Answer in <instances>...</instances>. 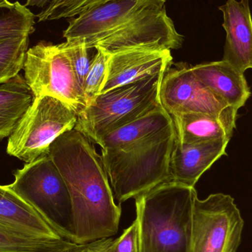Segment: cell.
Returning <instances> with one entry per match:
<instances>
[{"instance_id": "obj_21", "label": "cell", "mask_w": 252, "mask_h": 252, "mask_svg": "<svg viewBox=\"0 0 252 252\" xmlns=\"http://www.w3.org/2000/svg\"><path fill=\"white\" fill-rule=\"evenodd\" d=\"M29 36L16 37L0 42V85L17 76L23 69Z\"/></svg>"}, {"instance_id": "obj_3", "label": "cell", "mask_w": 252, "mask_h": 252, "mask_svg": "<svg viewBox=\"0 0 252 252\" xmlns=\"http://www.w3.org/2000/svg\"><path fill=\"white\" fill-rule=\"evenodd\" d=\"M195 188L165 182L135 198L139 252H191Z\"/></svg>"}, {"instance_id": "obj_26", "label": "cell", "mask_w": 252, "mask_h": 252, "mask_svg": "<svg viewBox=\"0 0 252 252\" xmlns=\"http://www.w3.org/2000/svg\"><path fill=\"white\" fill-rule=\"evenodd\" d=\"M112 241V238H106L84 245H77L65 252H106Z\"/></svg>"}, {"instance_id": "obj_4", "label": "cell", "mask_w": 252, "mask_h": 252, "mask_svg": "<svg viewBox=\"0 0 252 252\" xmlns=\"http://www.w3.org/2000/svg\"><path fill=\"white\" fill-rule=\"evenodd\" d=\"M176 139L174 124L122 151H102L115 199L121 205L171 182L170 162Z\"/></svg>"}, {"instance_id": "obj_28", "label": "cell", "mask_w": 252, "mask_h": 252, "mask_svg": "<svg viewBox=\"0 0 252 252\" xmlns=\"http://www.w3.org/2000/svg\"><path fill=\"white\" fill-rule=\"evenodd\" d=\"M13 3L10 2L8 0H0V8L1 7H9L13 5Z\"/></svg>"}, {"instance_id": "obj_12", "label": "cell", "mask_w": 252, "mask_h": 252, "mask_svg": "<svg viewBox=\"0 0 252 252\" xmlns=\"http://www.w3.org/2000/svg\"><path fill=\"white\" fill-rule=\"evenodd\" d=\"M223 14L226 42L222 60L244 74L252 69V16L250 0H227L219 7Z\"/></svg>"}, {"instance_id": "obj_7", "label": "cell", "mask_w": 252, "mask_h": 252, "mask_svg": "<svg viewBox=\"0 0 252 252\" xmlns=\"http://www.w3.org/2000/svg\"><path fill=\"white\" fill-rule=\"evenodd\" d=\"M78 115L75 108L60 99L34 97L8 137L7 154L26 163L47 155L53 142L75 127Z\"/></svg>"}, {"instance_id": "obj_27", "label": "cell", "mask_w": 252, "mask_h": 252, "mask_svg": "<svg viewBox=\"0 0 252 252\" xmlns=\"http://www.w3.org/2000/svg\"><path fill=\"white\" fill-rule=\"evenodd\" d=\"M52 0H26V7H43L49 4Z\"/></svg>"}, {"instance_id": "obj_22", "label": "cell", "mask_w": 252, "mask_h": 252, "mask_svg": "<svg viewBox=\"0 0 252 252\" xmlns=\"http://www.w3.org/2000/svg\"><path fill=\"white\" fill-rule=\"evenodd\" d=\"M112 0H52L38 15V22L75 18Z\"/></svg>"}, {"instance_id": "obj_6", "label": "cell", "mask_w": 252, "mask_h": 252, "mask_svg": "<svg viewBox=\"0 0 252 252\" xmlns=\"http://www.w3.org/2000/svg\"><path fill=\"white\" fill-rule=\"evenodd\" d=\"M10 189L32 207L63 239L73 243L70 194L63 176L47 155L14 172Z\"/></svg>"}, {"instance_id": "obj_14", "label": "cell", "mask_w": 252, "mask_h": 252, "mask_svg": "<svg viewBox=\"0 0 252 252\" xmlns=\"http://www.w3.org/2000/svg\"><path fill=\"white\" fill-rule=\"evenodd\" d=\"M0 227L38 239H63L8 185H0Z\"/></svg>"}, {"instance_id": "obj_20", "label": "cell", "mask_w": 252, "mask_h": 252, "mask_svg": "<svg viewBox=\"0 0 252 252\" xmlns=\"http://www.w3.org/2000/svg\"><path fill=\"white\" fill-rule=\"evenodd\" d=\"M35 15L19 1L0 8V42L30 35L35 31Z\"/></svg>"}, {"instance_id": "obj_11", "label": "cell", "mask_w": 252, "mask_h": 252, "mask_svg": "<svg viewBox=\"0 0 252 252\" xmlns=\"http://www.w3.org/2000/svg\"><path fill=\"white\" fill-rule=\"evenodd\" d=\"M172 63L170 50L165 49L134 48L111 54L100 93L167 72Z\"/></svg>"}, {"instance_id": "obj_16", "label": "cell", "mask_w": 252, "mask_h": 252, "mask_svg": "<svg viewBox=\"0 0 252 252\" xmlns=\"http://www.w3.org/2000/svg\"><path fill=\"white\" fill-rule=\"evenodd\" d=\"M196 78L229 106L239 110L251 97L244 74L224 61L191 66Z\"/></svg>"}, {"instance_id": "obj_19", "label": "cell", "mask_w": 252, "mask_h": 252, "mask_svg": "<svg viewBox=\"0 0 252 252\" xmlns=\"http://www.w3.org/2000/svg\"><path fill=\"white\" fill-rule=\"evenodd\" d=\"M77 245L66 239L43 240L24 236L0 227V252H63Z\"/></svg>"}, {"instance_id": "obj_13", "label": "cell", "mask_w": 252, "mask_h": 252, "mask_svg": "<svg viewBox=\"0 0 252 252\" xmlns=\"http://www.w3.org/2000/svg\"><path fill=\"white\" fill-rule=\"evenodd\" d=\"M230 139L198 143H181L176 138L170 162V180L195 188L201 176L220 157L226 155Z\"/></svg>"}, {"instance_id": "obj_5", "label": "cell", "mask_w": 252, "mask_h": 252, "mask_svg": "<svg viewBox=\"0 0 252 252\" xmlns=\"http://www.w3.org/2000/svg\"><path fill=\"white\" fill-rule=\"evenodd\" d=\"M165 72L100 93L78 113L75 128L98 145L108 133L161 104L160 87Z\"/></svg>"}, {"instance_id": "obj_18", "label": "cell", "mask_w": 252, "mask_h": 252, "mask_svg": "<svg viewBox=\"0 0 252 252\" xmlns=\"http://www.w3.org/2000/svg\"><path fill=\"white\" fill-rule=\"evenodd\" d=\"M33 98L22 75L0 85V140L11 135Z\"/></svg>"}, {"instance_id": "obj_2", "label": "cell", "mask_w": 252, "mask_h": 252, "mask_svg": "<svg viewBox=\"0 0 252 252\" xmlns=\"http://www.w3.org/2000/svg\"><path fill=\"white\" fill-rule=\"evenodd\" d=\"M167 0H112L72 18L66 41L109 54L134 48L178 50L184 37L166 10Z\"/></svg>"}, {"instance_id": "obj_10", "label": "cell", "mask_w": 252, "mask_h": 252, "mask_svg": "<svg viewBox=\"0 0 252 252\" xmlns=\"http://www.w3.org/2000/svg\"><path fill=\"white\" fill-rule=\"evenodd\" d=\"M170 67L163 77L159 93L160 103L170 116L218 115L230 106L196 78L191 66L181 63Z\"/></svg>"}, {"instance_id": "obj_1", "label": "cell", "mask_w": 252, "mask_h": 252, "mask_svg": "<svg viewBox=\"0 0 252 252\" xmlns=\"http://www.w3.org/2000/svg\"><path fill=\"white\" fill-rule=\"evenodd\" d=\"M48 154L70 194L73 243L84 245L116 235L122 210L92 141L74 127L53 142Z\"/></svg>"}, {"instance_id": "obj_23", "label": "cell", "mask_w": 252, "mask_h": 252, "mask_svg": "<svg viewBox=\"0 0 252 252\" xmlns=\"http://www.w3.org/2000/svg\"><path fill=\"white\" fill-rule=\"evenodd\" d=\"M97 53L92 59L88 73L84 81L83 90L86 106L90 104L101 92L106 79L108 63L111 54L97 48Z\"/></svg>"}, {"instance_id": "obj_29", "label": "cell", "mask_w": 252, "mask_h": 252, "mask_svg": "<svg viewBox=\"0 0 252 252\" xmlns=\"http://www.w3.org/2000/svg\"><path fill=\"white\" fill-rule=\"evenodd\" d=\"M73 248H74V247H73ZM70 250H71V249H70ZM66 251H68V250H66ZM66 251H63V252H61V251H40V252H66Z\"/></svg>"}, {"instance_id": "obj_25", "label": "cell", "mask_w": 252, "mask_h": 252, "mask_svg": "<svg viewBox=\"0 0 252 252\" xmlns=\"http://www.w3.org/2000/svg\"><path fill=\"white\" fill-rule=\"evenodd\" d=\"M106 252H139V228L136 220L121 237L113 240Z\"/></svg>"}, {"instance_id": "obj_24", "label": "cell", "mask_w": 252, "mask_h": 252, "mask_svg": "<svg viewBox=\"0 0 252 252\" xmlns=\"http://www.w3.org/2000/svg\"><path fill=\"white\" fill-rule=\"evenodd\" d=\"M61 46L69 58L77 81L83 89L92 62L89 57V49L84 43L77 41H66Z\"/></svg>"}, {"instance_id": "obj_15", "label": "cell", "mask_w": 252, "mask_h": 252, "mask_svg": "<svg viewBox=\"0 0 252 252\" xmlns=\"http://www.w3.org/2000/svg\"><path fill=\"white\" fill-rule=\"evenodd\" d=\"M238 109L228 106L218 115L183 114L172 117L176 138L181 143L192 144L230 139L236 127Z\"/></svg>"}, {"instance_id": "obj_8", "label": "cell", "mask_w": 252, "mask_h": 252, "mask_svg": "<svg viewBox=\"0 0 252 252\" xmlns=\"http://www.w3.org/2000/svg\"><path fill=\"white\" fill-rule=\"evenodd\" d=\"M23 69L34 97L53 96L69 103L78 113L86 107L84 90L61 44L40 42L28 49Z\"/></svg>"}, {"instance_id": "obj_9", "label": "cell", "mask_w": 252, "mask_h": 252, "mask_svg": "<svg viewBox=\"0 0 252 252\" xmlns=\"http://www.w3.org/2000/svg\"><path fill=\"white\" fill-rule=\"evenodd\" d=\"M244 220L231 195L194 199L191 252H237Z\"/></svg>"}, {"instance_id": "obj_17", "label": "cell", "mask_w": 252, "mask_h": 252, "mask_svg": "<svg viewBox=\"0 0 252 252\" xmlns=\"http://www.w3.org/2000/svg\"><path fill=\"white\" fill-rule=\"evenodd\" d=\"M173 124V118L161 104L139 119L103 136L98 145L102 151H122L145 140Z\"/></svg>"}]
</instances>
